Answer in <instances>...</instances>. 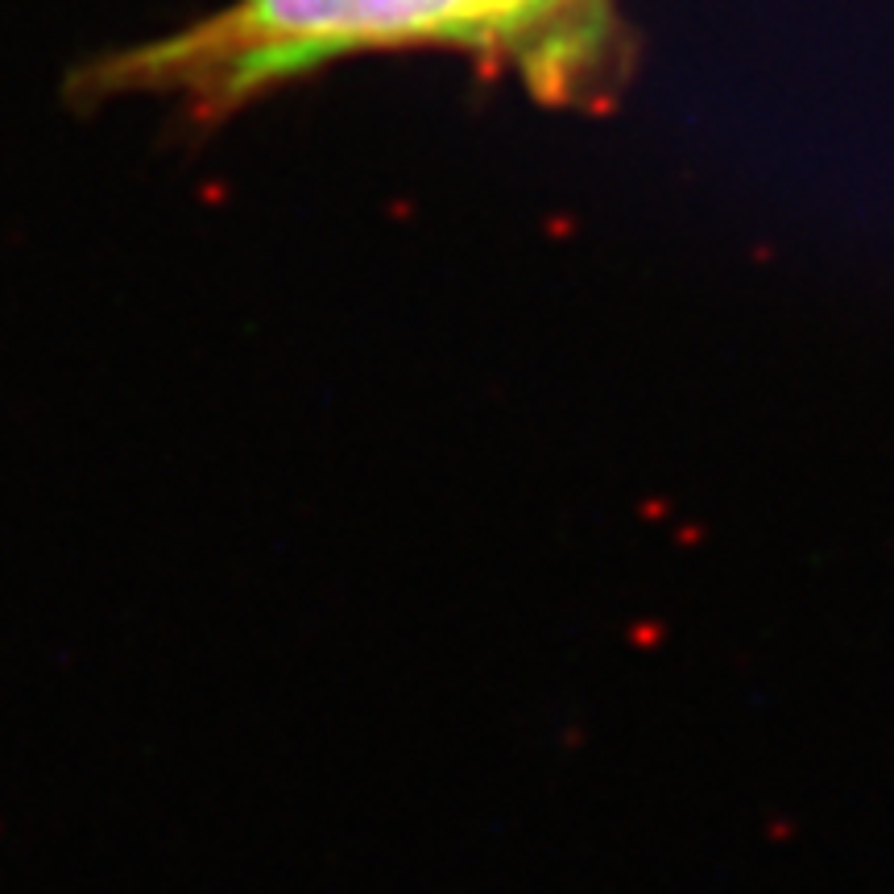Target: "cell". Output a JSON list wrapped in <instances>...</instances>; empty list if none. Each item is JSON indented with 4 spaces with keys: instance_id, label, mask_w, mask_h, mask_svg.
Segmentation results:
<instances>
[{
    "instance_id": "1",
    "label": "cell",
    "mask_w": 894,
    "mask_h": 894,
    "mask_svg": "<svg viewBox=\"0 0 894 894\" xmlns=\"http://www.w3.org/2000/svg\"><path fill=\"white\" fill-rule=\"evenodd\" d=\"M604 0H236L199 25L83 66L80 99L175 96L232 113L277 80L386 46H476L568 75L601 38Z\"/></svg>"
}]
</instances>
